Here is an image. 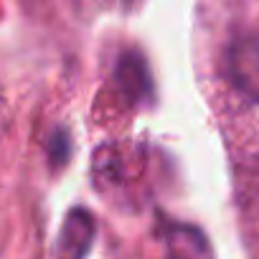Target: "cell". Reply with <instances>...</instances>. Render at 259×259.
I'll use <instances>...</instances> for the list:
<instances>
[{
	"label": "cell",
	"mask_w": 259,
	"mask_h": 259,
	"mask_svg": "<svg viewBox=\"0 0 259 259\" xmlns=\"http://www.w3.org/2000/svg\"><path fill=\"white\" fill-rule=\"evenodd\" d=\"M226 71L231 84L259 102V36H239L226 51Z\"/></svg>",
	"instance_id": "1"
},
{
	"label": "cell",
	"mask_w": 259,
	"mask_h": 259,
	"mask_svg": "<svg viewBox=\"0 0 259 259\" xmlns=\"http://www.w3.org/2000/svg\"><path fill=\"white\" fill-rule=\"evenodd\" d=\"M94 216L87 208H74L64 219V226L59 231V254L64 256H84L94 241Z\"/></svg>",
	"instance_id": "2"
},
{
	"label": "cell",
	"mask_w": 259,
	"mask_h": 259,
	"mask_svg": "<svg viewBox=\"0 0 259 259\" xmlns=\"http://www.w3.org/2000/svg\"><path fill=\"white\" fill-rule=\"evenodd\" d=\"M117 87L122 89V94L133 102H140L145 97L153 94V84H150V71L145 66V59L135 51L124 54L119 61H117Z\"/></svg>",
	"instance_id": "3"
},
{
	"label": "cell",
	"mask_w": 259,
	"mask_h": 259,
	"mask_svg": "<svg viewBox=\"0 0 259 259\" xmlns=\"http://www.w3.org/2000/svg\"><path fill=\"white\" fill-rule=\"evenodd\" d=\"M122 181V163L119 158L104 148L94 153V183L97 188H107V186H119Z\"/></svg>",
	"instance_id": "4"
},
{
	"label": "cell",
	"mask_w": 259,
	"mask_h": 259,
	"mask_svg": "<svg viewBox=\"0 0 259 259\" xmlns=\"http://www.w3.org/2000/svg\"><path fill=\"white\" fill-rule=\"evenodd\" d=\"M66 158H69V138H66V133H56L54 135V148H51V160L54 163L56 160L66 163Z\"/></svg>",
	"instance_id": "5"
},
{
	"label": "cell",
	"mask_w": 259,
	"mask_h": 259,
	"mask_svg": "<svg viewBox=\"0 0 259 259\" xmlns=\"http://www.w3.org/2000/svg\"><path fill=\"white\" fill-rule=\"evenodd\" d=\"M6 124H8V112H6L3 102H0V135H3V130H6Z\"/></svg>",
	"instance_id": "6"
}]
</instances>
